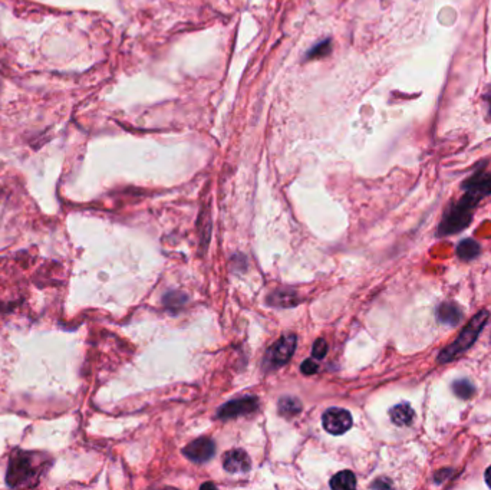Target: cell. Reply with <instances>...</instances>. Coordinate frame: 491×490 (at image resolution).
<instances>
[{"mask_svg": "<svg viewBox=\"0 0 491 490\" xmlns=\"http://www.w3.org/2000/svg\"><path fill=\"white\" fill-rule=\"evenodd\" d=\"M296 350V337L286 335L280 338L268 351V364L270 369L280 366L288 362Z\"/></svg>", "mask_w": 491, "mask_h": 490, "instance_id": "5", "label": "cell"}, {"mask_svg": "<svg viewBox=\"0 0 491 490\" xmlns=\"http://www.w3.org/2000/svg\"><path fill=\"white\" fill-rule=\"evenodd\" d=\"M300 370H302V373L306 374V375H312V374H315V373L319 370V364H318L316 361H313V360H306V361L302 364Z\"/></svg>", "mask_w": 491, "mask_h": 490, "instance_id": "18", "label": "cell"}, {"mask_svg": "<svg viewBox=\"0 0 491 490\" xmlns=\"http://www.w3.org/2000/svg\"><path fill=\"white\" fill-rule=\"evenodd\" d=\"M331 51H332V40L326 39V40H322V42H319L318 45H315L308 52V55H306V58L308 59H322V58L329 55Z\"/></svg>", "mask_w": 491, "mask_h": 490, "instance_id": "15", "label": "cell"}, {"mask_svg": "<svg viewBox=\"0 0 491 490\" xmlns=\"http://www.w3.org/2000/svg\"><path fill=\"white\" fill-rule=\"evenodd\" d=\"M293 298H295V294H292V292H289V294L280 292V294H277V295L273 296V299H277V301H273V303L280 305V306H291L292 303H291L289 301H292V302L296 303V301H293Z\"/></svg>", "mask_w": 491, "mask_h": 490, "instance_id": "17", "label": "cell"}, {"mask_svg": "<svg viewBox=\"0 0 491 490\" xmlns=\"http://www.w3.org/2000/svg\"><path fill=\"white\" fill-rule=\"evenodd\" d=\"M216 453V444L213 440L207 437H200L191 441L186 448H184V455H186L191 462L204 463L210 460Z\"/></svg>", "mask_w": 491, "mask_h": 490, "instance_id": "6", "label": "cell"}, {"mask_svg": "<svg viewBox=\"0 0 491 490\" xmlns=\"http://www.w3.org/2000/svg\"><path fill=\"white\" fill-rule=\"evenodd\" d=\"M300 408H302L300 403L292 397H284L280 398L279 401V413L286 417L296 416L298 413H300Z\"/></svg>", "mask_w": 491, "mask_h": 490, "instance_id": "14", "label": "cell"}, {"mask_svg": "<svg viewBox=\"0 0 491 490\" xmlns=\"http://www.w3.org/2000/svg\"><path fill=\"white\" fill-rule=\"evenodd\" d=\"M481 252L480 244L473 239H465L457 246V255L463 260H472Z\"/></svg>", "mask_w": 491, "mask_h": 490, "instance_id": "12", "label": "cell"}, {"mask_svg": "<svg viewBox=\"0 0 491 490\" xmlns=\"http://www.w3.org/2000/svg\"><path fill=\"white\" fill-rule=\"evenodd\" d=\"M331 487L336 489V490H350V489H355L356 487V478L352 472L350 471H343L336 473L332 479H331Z\"/></svg>", "mask_w": 491, "mask_h": 490, "instance_id": "11", "label": "cell"}, {"mask_svg": "<svg viewBox=\"0 0 491 490\" xmlns=\"http://www.w3.org/2000/svg\"><path fill=\"white\" fill-rule=\"evenodd\" d=\"M487 319H488V311L483 310L479 314H476L473 316V319L464 326V330L461 331L458 338L451 345L445 346V348L440 353L438 362L447 364L449 361L456 360L461 354H464L470 348V346H472L477 341L479 335L481 334L483 328L487 323Z\"/></svg>", "mask_w": 491, "mask_h": 490, "instance_id": "3", "label": "cell"}, {"mask_svg": "<svg viewBox=\"0 0 491 490\" xmlns=\"http://www.w3.org/2000/svg\"><path fill=\"white\" fill-rule=\"evenodd\" d=\"M323 428L331 434H343L352 427V416L343 408H329L322 416Z\"/></svg>", "mask_w": 491, "mask_h": 490, "instance_id": "4", "label": "cell"}, {"mask_svg": "<svg viewBox=\"0 0 491 490\" xmlns=\"http://www.w3.org/2000/svg\"><path fill=\"white\" fill-rule=\"evenodd\" d=\"M485 482H487L488 487H491V466L485 471Z\"/></svg>", "mask_w": 491, "mask_h": 490, "instance_id": "19", "label": "cell"}, {"mask_svg": "<svg viewBox=\"0 0 491 490\" xmlns=\"http://www.w3.org/2000/svg\"><path fill=\"white\" fill-rule=\"evenodd\" d=\"M223 467L226 468L229 473H246L250 471L252 460L249 455L241 450V448H236V450H232L224 456Z\"/></svg>", "mask_w": 491, "mask_h": 490, "instance_id": "8", "label": "cell"}, {"mask_svg": "<svg viewBox=\"0 0 491 490\" xmlns=\"http://www.w3.org/2000/svg\"><path fill=\"white\" fill-rule=\"evenodd\" d=\"M326 353H327V344H326V341H325V339L319 338V339L315 342V345H313V348H312V354H313V357H315V358L322 360V358L326 355Z\"/></svg>", "mask_w": 491, "mask_h": 490, "instance_id": "16", "label": "cell"}, {"mask_svg": "<svg viewBox=\"0 0 491 490\" xmlns=\"http://www.w3.org/2000/svg\"><path fill=\"white\" fill-rule=\"evenodd\" d=\"M259 407V400L256 397H243L234 401H230L220 407L218 417L220 419H232L239 417L241 414H248L255 412Z\"/></svg>", "mask_w": 491, "mask_h": 490, "instance_id": "7", "label": "cell"}, {"mask_svg": "<svg viewBox=\"0 0 491 490\" xmlns=\"http://www.w3.org/2000/svg\"><path fill=\"white\" fill-rule=\"evenodd\" d=\"M42 464L36 462L33 453L20 452L9 460V467L6 472V483L10 487H26L35 486L37 478L42 472Z\"/></svg>", "mask_w": 491, "mask_h": 490, "instance_id": "2", "label": "cell"}, {"mask_svg": "<svg viewBox=\"0 0 491 490\" xmlns=\"http://www.w3.org/2000/svg\"><path fill=\"white\" fill-rule=\"evenodd\" d=\"M390 417L394 424L397 425H411L414 423L415 413L413 410V407L408 403H401L393 407L390 410Z\"/></svg>", "mask_w": 491, "mask_h": 490, "instance_id": "10", "label": "cell"}, {"mask_svg": "<svg viewBox=\"0 0 491 490\" xmlns=\"http://www.w3.org/2000/svg\"><path fill=\"white\" fill-rule=\"evenodd\" d=\"M463 189L464 196L458 200L456 206L449 208L444 216L440 226V236L453 235L464 230L473 219V210L480 200L491 194V173L479 171L470 177Z\"/></svg>", "mask_w": 491, "mask_h": 490, "instance_id": "1", "label": "cell"}, {"mask_svg": "<svg viewBox=\"0 0 491 490\" xmlns=\"http://www.w3.org/2000/svg\"><path fill=\"white\" fill-rule=\"evenodd\" d=\"M437 316H438V321L441 323H445V325H449V326H454L457 325L461 318H463V311L460 310V306L457 303H453V302H445L442 303L438 311H437Z\"/></svg>", "mask_w": 491, "mask_h": 490, "instance_id": "9", "label": "cell"}, {"mask_svg": "<svg viewBox=\"0 0 491 490\" xmlns=\"http://www.w3.org/2000/svg\"><path fill=\"white\" fill-rule=\"evenodd\" d=\"M453 393L461 398V400H468L476 394V387L473 385L472 381L468 380H456L453 382Z\"/></svg>", "mask_w": 491, "mask_h": 490, "instance_id": "13", "label": "cell"}]
</instances>
